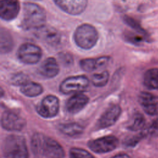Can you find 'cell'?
<instances>
[{"label": "cell", "mask_w": 158, "mask_h": 158, "mask_svg": "<svg viewBox=\"0 0 158 158\" xmlns=\"http://www.w3.org/2000/svg\"><path fill=\"white\" fill-rule=\"evenodd\" d=\"M0 50L2 54L11 51L14 47V41L10 33L5 28H1L0 32Z\"/></svg>", "instance_id": "18"}, {"label": "cell", "mask_w": 158, "mask_h": 158, "mask_svg": "<svg viewBox=\"0 0 158 158\" xmlns=\"http://www.w3.org/2000/svg\"><path fill=\"white\" fill-rule=\"evenodd\" d=\"M123 20L125 22V23H127L128 26H130L135 30H136L138 33H139L141 34H146L144 30L141 27L139 23L136 22L134 19L125 15L123 17Z\"/></svg>", "instance_id": "25"}, {"label": "cell", "mask_w": 158, "mask_h": 158, "mask_svg": "<svg viewBox=\"0 0 158 158\" xmlns=\"http://www.w3.org/2000/svg\"><path fill=\"white\" fill-rule=\"evenodd\" d=\"M109 56H101L98 58H86L80 62L81 69L85 72H93L104 67L109 62Z\"/></svg>", "instance_id": "14"}, {"label": "cell", "mask_w": 158, "mask_h": 158, "mask_svg": "<svg viewBox=\"0 0 158 158\" xmlns=\"http://www.w3.org/2000/svg\"><path fill=\"white\" fill-rule=\"evenodd\" d=\"M39 72L45 78L55 77L59 72V67L56 59L52 57L46 59L41 64Z\"/></svg>", "instance_id": "16"}, {"label": "cell", "mask_w": 158, "mask_h": 158, "mask_svg": "<svg viewBox=\"0 0 158 158\" xmlns=\"http://www.w3.org/2000/svg\"><path fill=\"white\" fill-rule=\"evenodd\" d=\"M70 158H94L87 151L81 149L73 148L70 150Z\"/></svg>", "instance_id": "24"}, {"label": "cell", "mask_w": 158, "mask_h": 158, "mask_svg": "<svg viewBox=\"0 0 158 158\" xmlns=\"http://www.w3.org/2000/svg\"><path fill=\"white\" fill-rule=\"evenodd\" d=\"M3 154L5 158H28V152L23 136L10 135L7 136L3 143Z\"/></svg>", "instance_id": "3"}, {"label": "cell", "mask_w": 158, "mask_h": 158, "mask_svg": "<svg viewBox=\"0 0 158 158\" xmlns=\"http://www.w3.org/2000/svg\"><path fill=\"white\" fill-rule=\"evenodd\" d=\"M59 109V101L54 95H48L43 99L36 107L39 115L44 118H52L57 115Z\"/></svg>", "instance_id": "7"}, {"label": "cell", "mask_w": 158, "mask_h": 158, "mask_svg": "<svg viewBox=\"0 0 158 158\" xmlns=\"http://www.w3.org/2000/svg\"><path fill=\"white\" fill-rule=\"evenodd\" d=\"M144 86L149 89H158V68H152L148 70L143 78Z\"/></svg>", "instance_id": "20"}, {"label": "cell", "mask_w": 158, "mask_h": 158, "mask_svg": "<svg viewBox=\"0 0 158 158\" xmlns=\"http://www.w3.org/2000/svg\"><path fill=\"white\" fill-rule=\"evenodd\" d=\"M138 100L146 114L150 115H158V97L148 92H141Z\"/></svg>", "instance_id": "12"}, {"label": "cell", "mask_w": 158, "mask_h": 158, "mask_svg": "<svg viewBox=\"0 0 158 158\" xmlns=\"http://www.w3.org/2000/svg\"><path fill=\"white\" fill-rule=\"evenodd\" d=\"M59 130L64 134L70 136H76L83 131V127L77 123H67L62 124L59 127Z\"/></svg>", "instance_id": "21"}, {"label": "cell", "mask_w": 158, "mask_h": 158, "mask_svg": "<svg viewBox=\"0 0 158 158\" xmlns=\"http://www.w3.org/2000/svg\"><path fill=\"white\" fill-rule=\"evenodd\" d=\"M31 146L34 152L48 158H63L65 156L64 151L58 142L41 133L33 135Z\"/></svg>", "instance_id": "1"}, {"label": "cell", "mask_w": 158, "mask_h": 158, "mask_svg": "<svg viewBox=\"0 0 158 158\" xmlns=\"http://www.w3.org/2000/svg\"><path fill=\"white\" fill-rule=\"evenodd\" d=\"M146 133V132L143 131L138 135L132 136V137L130 138L129 139H127L125 142V144L128 146H134L135 145H136V144H137L139 141V140L142 138H143L144 136Z\"/></svg>", "instance_id": "28"}, {"label": "cell", "mask_w": 158, "mask_h": 158, "mask_svg": "<svg viewBox=\"0 0 158 158\" xmlns=\"http://www.w3.org/2000/svg\"><path fill=\"white\" fill-rule=\"evenodd\" d=\"M146 132L151 136H158V118H156L152 122Z\"/></svg>", "instance_id": "27"}, {"label": "cell", "mask_w": 158, "mask_h": 158, "mask_svg": "<svg viewBox=\"0 0 158 158\" xmlns=\"http://www.w3.org/2000/svg\"><path fill=\"white\" fill-rule=\"evenodd\" d=\"M20 11L19 0H1L0 16L6 21H10L17 17Z\"/></svg>", "instance_id": "11"}, {"label": "cell", "mask_w": 158, "mask_h": 158, "mask_svg": "<svg viewBox=\"0 0 158 158\" xmlns=\"http://www.w3.org/2000/svg\"><path fill=\"white\" fill-rule=\"evenodd\" d=\"M89 85V80L85 75L69 77L64 80L59 86V89L63 94L80 93L85 91Z\"/></svg>", "instance_id": "5"}, {"label": "cell", "mask_w": 158, "mask_h": 158, "mask_svg": "<svg viewBox=\"0 0 158 158\" xmlns=\"http://www.w3.org/2000/svg\"><path fill=\"white\" fill-rule=\"evenodd\" d=\"M42 56V50L36 44L26 43L22 44L17 51V57L25 64L33 65L38 63Z\"/></svg>", "instance_id": "6"}, {"label": "cell", "mask_w": 158, "mask_h": 158, "mask_svg": "<svg viewBox=\"0 0 158 158\" xmlns=\"http://www.w3.org/2000/svg\"><path fill=\"white\" fill-rule=\"evenodd\" d=\"M21 93L28 97H36L43 91L42 86L36 82L28 81L20 86Z\"/></svg>", "instance_id": "19"}, {"label": "cell", "mask_w": 158, "mask_h": 158, "mask_svg": "<svg viewBox=\"0 0 158 158\" xmlns=\"http://www.w3.org/2000/svg\"><path fill=\"white\" fill-rule=\"evenodd\" d=\"M121 114V108L117 104L110 106L99 119L98 125L100 128H106L114 125Z\"/></svg>", "instance_id": "13"}, {"label": "cell", "mask_w": 158, "mask_h": 158, "mask_svg": "<svg viewBox=\"0 0 158 158\" xmlns=\"http://www.w3.org/2000/svg\"><path fill=\"white\" fill-rule=\"evenodd\" d=\"M89 101L88 96L83 93H76L71 96L66 103V109L69 112L75 114L82 110Z\"/></svg>", "instance_id": "15"}, {"label": "cell", "mask_w": 158, "mask_h": 158, "mask_svg": "<svg viewBox=\"0 0 158 158\" xmlns=\"http://www.w3.org/2000/svg\"><path fill=\"white\" fill-rule=\"evenodd\" d=\"M60 59L63 64L65 65H70L73 62V57L70 55V53H65L62 52L59 54Z\"/></svg>", "instance_id": "29"}, {"label": "cell", "mask_w": 158, "mask_h": 158, "mask_svg": "<svg viewBox=\"0 0 158 158\" xmlns=\"http://www.w3.org/2000/svg\"><path fill=\"white\" fill-rule=\"evenodd\" d=\"M146 120L144 116L141 114H136L133 117V120L128 127V128L131 131H138L143 129L145 125Z\"/></svg>", "instance_id": "23"}, {"label": "cell", "mask_w": 158, "mask_h": 158, "mask_svg": "<svg viewBox=\"0 0 158 158\" xmlns=\"http://www.w3.org/2000/svg\"><path fill=\"white\" fill-rule=\"evenodd\" d=\"M125 38L128 41L133 43H139L143 40V38L139 35L134 34V33H128Z\"/></svg>", "instance_id": "30"}, {"label": "cell", "mask_w": 158, "mask_h": 158, "mask_svg": "<svg viewBox=\"0 0 158 158\" xmlns=\"http://www.w3.org/2000/svg\"><path fill=\"white\" fill-rule=\"evenodd\" d=\"M33 1H41V0H33Z\"/></svg>", "instance_id": "32"}, {"label": "cell", "mask_w": 158, "mask_h": 158, "mask_svg": "<svg viewBox=\"0 0 158 158\" xmlns=\"http://www.w3.org/2000/svg\"><path fill=\"white\" fill-rule=\"evenodd\" d=\"M53 1L62 11L72 15L81 14L88 5V0H53Z\"/></svg>", "instance_id": "9"}, {"label": "cell", "mask_w": 158, "mask_h": 158, "mask_svg": "<svg viewBox=\"0 0 158 158\" xmlns=\"http://www.w3.org/2000/svg\"><path fill=\"white\" fill-rule=\"evenodd\" d=\"M98 38L96 28L88 23L78 26L73 34V40L77 46L85 50L93 48L97 43Z\"/></svg>", "instance_id": "4"}, {"label": "cell", "mask_w": 158, "mask_h": 158, "mask_svg": "<svg viewBox=\"0 0 158 158\" xmlns=\"http://www.w3.org/2000/svg\"><path fill=\"white\" fill-rule=\"evenodd\" d=\"M37 31L40 38L49 44L56 45L60 41V35L54 28L44 26Z\"/></svg>", "instance_id": "17"}, {"label": "cell", "mask_w": 158, "mask_h": 158, "mask_svg": "<svg viewBox=\"0 0 158 158\" xmlns=\"http://www.w3.org/2000/svg\"><path fill=\"white\" fill-rule=\"evenodd\" d=\"M118 144V139L114 136H106L88 142L91 150L96 153H105L116 148Z\"/></svg>", "instance_id": "8"}, {"label": "cell", "mask_w": 158, "mask_h": 158, "mask_svg": "<svg viewBox=\"0 0 158 158\" xmlns=\"http://www.w3.org/2000/svg\"><path fill=\"white\" fill-rule=\"evenodd\" d=\"M109 78V73L105 70L101 73H97L91 77V82L93 85L96 87L104 86L108 82Z\"/></svg>", "instance_id": "22"}, {"label": "cell", "mask_w": 158, "mask_h": 158, "mask_svg": "<svg viewBox=\"0 0 158 158\" xmlns=\"http://www.w3.org/2000/svg\"><path fill=\"white\" fill-rule=\"evenodd\" d=\"M2 127L8 131H20L25 125V120L12 111H5L1 116Z\"/></svg>", "instance_id": "10"}, {"label": "cell", "mask_w": 158, "mask_h": 158, "mask_svg": "<svg viewBox=\"0 0 158 158\" xmlns=\"http://www.w3.org/2000/svg\"><path fill=\"white\" fill-rule=\"evenodd\" d=\"M28 81V77L23 73H19L12 77L11 82L15 85H20V86Z\"/></svg>", "instance_id": "26"}, {"label": "cell", "mask_w": 158, "mask_h": 158, "mask_svg": "<svg viewBox=\"0 0 158 158\" xmlns=\"http://www.w3.org/2000/svg\"><path fill=\"white\" fill-rule=\"evenodd\" d=\"M46 14L40 5L33 2L23 4L22 26L25 30H38L45 26Z\"/></svg>", "instance_id": "2"}, {"label": "cell", "mask_w": 158, "mask_h": 158, "mask_svg": "<svg viewBox=\"0 0 158 158\" xmlns=\"http://www.w3.org/2000/svg\"><path fill=\"white\" fill-rule=\"evenodd\" d=\"M111 158H131V157L127 154L122 153V154H117V155L112 157Z\"/></svg>", "instance_id": "31"}]
</instances>
